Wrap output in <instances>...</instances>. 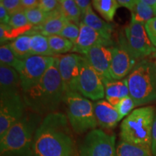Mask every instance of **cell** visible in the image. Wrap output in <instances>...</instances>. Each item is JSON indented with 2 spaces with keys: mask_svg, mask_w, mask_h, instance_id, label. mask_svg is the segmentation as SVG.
Listing matches in <instances>:
<instances>
[{
  "mask_svg": "<svg viewBox=\"0 0 156 156\" xmlns=\"http://www.w3.org/2000/svg\"><path fill=\"white\" fill-rule=\"evenodd\" d=\"M23 94L20 77L17 70L0 64V96Z\"/></svg>",
  "mask_w": 156,
  "mask_h": 156,
  "instance_id": "e0dca14e",
  "label": "cell"
},
{
  "mask_svg": "<svg viewBox=\"0 0 156 156\" xmlns=\"http://www.w3.org/2000/svg\"><path fill=\"white\" fill-rule=\"evenodd\" d=\"M79 34L80 25H77L73 23L68 22L58 35L68 39L75 44V42L77 41Z\"/></svg>",
  "mask_w": 156,
  "mask_h": 156,
  "instance_id": "4dcf8cb0",
  "label": "cell"
},
{
  "mask_svg": "<svg viewBox=\"0 0 156 156\" xmlns=\"http://www.w3.org/2000/svg\"><path fill=\"white\" fill-rule=\"evenodd\" d=\"M31 54L35 56H55L51 50L47 37L36 34L30 36Z\"/></svg>",
  "mask_w": 156,
  "mask_h": 156,
  "instance_id": "603a6c76",
  "label": "cell"
},
{
  "mask_svg": "<svg viewBox=\"0 0 156 156\" xmlns=\"http://www.w3.org/2000/svg\"><path fill=\"white\" fill-rule=\"evenodd\" d=\"M113 46L96 45L87 51L84 56L102 80H113L110 75V67L112 60Z\"/></svg>",
  "mask_w": 156,
  "mask_h": 156,
  "instance_id": "5bb4252c",
  "label": "cell"
},
{
  "mask_svg": "<svg viewBox=\"0 0 156 156\" xmlns=\"http://www.w3.org/2000/svg\"><path fill=\"white\" fill-rule=\"evenodd\" d=\"M137 59L134 57L126 44L125 37H121L118 45L113 46L110 75L114 80L124 79L131 73Z\"/></svg>",
  "mask_w": 156,
  "mask_h": 156,
  "instance_id": "7c38bea8",
  "label": "cell"
},
{
  "mask_svg": "<svg viewBox=\"0 0 156 156\" xmlns=\"http://www.w3.org/2000/svg\"><path fill=\"white\" fill-rule=\"evenodd\" d=\"M12 51L17 58L24 60L32 56L30 48V36L23 35L17 37L10 43H8Z\"/></svg>",
  "mask_w": 156,
  "mask_h": 156,
  "instance_id": "44dd1931",
  "label": "cell"
},
{
  "mask_svg": "<svg viewBox=\"0 0 156 156\" xmlns=\"http://www.w3.org/2000/svg\"><path fill=\"white\" fill-rule=\"evenodd\" d=\"M47 38L51 50L55 56L59 54H67L68 52L72 51L73 49V43L64 37L58 35H54L48 36Z\"/></svg>",
  "mask_w": 156,
  "mask_h": 156,
  "instance_id": "484cf974",
  "label": "cell"
},
{
  "mask_svg": "<svg viewBox=\"0 0 156 156\" xmlns=\"http://www.w3.org/2000/svg\"><path fill=\"white\" fill-rule=\"evenodd\" d=\"M23 10H30L38 7L39 0H21Z\"/></svg>",
  "mask_w": 156,
  "mask_h": 156,
  "instance_id": "f35d334b",
  "label": "cell"
},
{
  "mask_svg": "<svg viewBox=\"0 0 156 156\" xmlns=\"http://www.w3.org/2000/svg\"><path fill=\"white\" fill-rule=\"evenodd\" d=\"M151 152L153 156H156V109L155 118H154L153 126V133H152V145Z\"/></svg>",
  "mask_w": 156,
  "mask_h": 156,
  "instance_id": "60d3db41",
  "label": "cell"
},
{
  "mask_svg": "<svg viewBox=\"0 0 156 156\" xmlns=\"http://www.w3.org/2000/svg\"><path fill=\"white\" fill-rule=\"evenodd\" d=\"M71 130L65 114L44 116L35 134L34 156H78Z\"/></svg>",
  "mask_w": 156,
  "mask_h": 156,
  "instance_id": "6da1fadb",
  "label": "cell"
},
{
  "mask_svg": "<svg viewBox=\"0 0 156 156\" xmlns=\"http://www.w3.org/2000/svg\"><path fill=\"white\" fill-rule=\"evenodd\" d=\"M116 156H153L151 151L119 140L116 145Z\"/></svg>",
  "mask_w": 156,
  "mask_h": 156,
  "instance_id": "4316f807",
  "label": "cell"
},
{
  "mask_svg": "<svg viewBox=\"0 0 156 156\" xmlns=\"http://www.w3.org/2000/svg\"><path fill=\"white\" fill-rule=\"evenodd\" d=\"M26 108L23 95L0 96V137L23 118Z\"/></svg>",
  "mask_w": 156,
  "mask_h": 156,
  "instance_id": "30bf717a",
  "label": "cell"
},
{
  "mask_svg": "<svg viewBox=\"0 0 156 156\" xmlns=\"http://www.w3.org/2000/svg\"><path fill=\"white\" fill-rule=\"evenodd\" d=\"M23 60L15 55L9 44L1 45L0 47V64L8 66L17 69L22 64Z\"/></svg>",
  "mask_w": 156,
  "mask_h": 156,
  "instance_id": "f1b7e54d",
  "label": "cell"
},
{
  "mask_svg": "<svg viewBox=\"0 0 156 156\" xmlns=\"http://www.w3.org/2000/svg\"><path fill=\"white\" fill-rule=\"evenodd\" d=\"M114 107L116 108L121 117L123 119L124 117L131 114L133 108L136 106L132 98L130 95H129L127 97L122 98L119 101V103Z\"/></svg>",
  "mask_w": 156,
  "mask_h": 156,
  "instance_id": "1f68e13d",
  "label": "cell"
},
{
  "mask_svg": "<svg viewBox=\"0 0 156 156\" xmlns=\"http://www.w3.org/2000/svg\"><path fill=\"white\" fill-rule=\"evenodd\" d=\"M96 45L114 46L113 41H108L103 38L98 33L83 23L80 24V34L72 51L84 55L90 48Z\"/></svg>",
  "mask_w": 156,
  "mask_h": 156,
  "instance_id": "9a60e30c",
  "label": "cell"
},
{
  "mask_svg": "<svg viewBox=\"0 0 156 156\" xmlns=\"http://www.w3.org/2000/svg\"><path fill=\"white\" fill-rule=\"evenodd\" d=\"M8 25L14 29L20 36L26 34L34 28V26L29 23L24 12H20L11 16Z\"/></svg>",
  "mask_w": 156,
  "mask_h": 156,
  "instance_id": "83f0119b",
  "label": "cell"
},
{
  "mask_svg": "<svg viewBox=\"0 0 156 156\" xmlns=\"http://www.w3.org/2000/svg\"><path fill=\"white\" fill-rule=\"evenodd\" d=\"M81 22L95 30L103 38L108 41H112V34L114 30L112 25L98 16L93 11L92 7H90L86 13L82 17Z\"/></svg>",
  "mask_w": 156,
  "mask_h": 156,
  "instance_id": "ffe728a7",
  "label": "cell"
},
{
  "mask_svg": "<svg viewBox=\"0 0 156 156\" xmlns=\"http://www.w3.org/2000/svg\"><path fill=\"white\" fill-rule=\"evenodd\" d=\"M153 55H154V58H155V61H154V62H155L156 64V51L155 52V54H154Z\"/></svg>",
  "mask_w": 156,
  "mask_h": 156,
  "instance_id": "7bdbcfd3",
  "label": "cell"
},
{
  "mask_svg": "<svg viewBox=\"0 0 156 156\" xmlns=\"http://www.w3.org/2000/svg\"><path fill=\"white\" fill-rule=\"evenodd\" d=\"M29 23L34 27L38 26L44 23V21L49 17L50 13H46L40 9L38 7L30 9V10L24 11Z\"/></svg>",
  "mask_w": 156,
  "mask_h": 156,
  "instance_id": "f546056e",
  "label": "cell"
},
{
  "mask_svg": "<svg viewBox=\"0 0 156 156\" xmlns=\"http://www.w3.org/2000/svg\"><path fill=\"white\" fill-rule=\"evenodd\" d=\"M155 114V109L151 106L140 107L132 111L121 124V140L151 151Z\"/></svg>",
  "mask_w": 156,
  "mask_h": 156,
  "instance_id": "277c9868",
  "label": "cell"
},
{
  "mask_svg": "<svg viewBox=\"0 0 156 156\" xmlns=\"http://www.w3.org/2000/svg\"><path fill=\"white\" fill-rule=\"evenodd\" d=\"M60 7V0H40L38 8L46 13H50Z\"/></svg>",
  "mask_w": 156,
  "mask_h": 156,
  "instance_id": "e575fe53",
  "label": "cell"
},
{
  "mask_svg": "<svg viewBox=\"0 0 156 156\" xmlns=\"http://www.w3.org/2000/svg\"><path fill=\"white\" fill-rule=\"evenodd\" d=\"M92 5L95 10L107 22L114 20L117 9L120 7L117 0H93Z\"/></svg>",
  "mask_w": 156,
  "mask_h": 156,
  "instance_id": "7402d4cb",
  "label": "cell"
},
{
  "mask_svg": "<svg viewBox=\"0 0 156 156\" xmlns=\"http://www.w3.org/2000/svg\"><path fill=\"white\" fill-rule=\"evenodd\" d=\"M78 93L94 101L102 100L105 97V88L102 78L83 55L80 57Z\"/></svg>",
  "mask_w": 156,
  "mask_h": 156,
  "instance_id": "9c48e42d",
  "label": "cell"
},
{
  "mask_svg": "<svg viewBox=\"0 0 156 156\" xmlns=\"http://www.w3.org/2000/svg\"><path fill=\"white\" fill-rule=\"evenodd\" d=\"M143 2L149 7L154 8L156 5V0H142Z\"/></svg>",
  "mask_w": 156,
  "mask_h": 156,
  "instance_id": "b9f144b4",
  "label": "cell"
},
{
  "mask_svg": "<svg viewBox=\"0 0 156 156\" xmlns=\"http://www.w3.org/2000/svg\"><path fill=\"white\" fill-rule=\"evenodd\" d=\"M102 80L105 88V97L106 101L112 106H116L122 98L129 95V90L126 78L120 80Z\"/></svg>",
  "mask_w": 156,
  "mask_h": 156,
  "instance_id": "d6986e66",
  "label": "cell"
},
{
  "mask_svg": "<svg viewBox=\"0 0 156 156\" xmlns=\"http://www.w3.org/2000/svg\"><path fill=\"white\" fill-rule=\"evenodd\" d=\"M153 9H154V12H155V15L156 16V5H155V7H154Z\"/></svg>",
  "mask_w": 156,
  "mask_h": 156,
  "instance_id": "ee69618b",
  "label": "cell"
},
{
  "mask_svg": "<svg viewBox=\"0 0 156 156\" xmlns=\"http://www.w3.org/2000/svg\"><path fill=\"white\" fill-rule=\"evenodd\" d=\"M129 95L136 106H143L156 101V64L147 58L136 63L126 77Z\"/></svg>",
  "mask_w": 156,
  "mask_h": 156,
  "instance_id": "5b68a950",
  "label": "cell"
},
{
  "mask_svg": "<svg viewBox=\"0 0 156 156\" xmlns=\"http://www.w3.org/2000/svg\"><path fill=\"white\" fill-rule=\"evenodd\" d=\"M145 28L150 41L156 48V16L145 23Z\"/></svg>",
  "mask_w": 156,
  "mask_h": 156,
  "instance_id": "d590c367",
  "label": "cell"
},
{
  "mask_svg": "<svg viewBox=\"0 0 156 156\" xmlns=\"http://www.w3.org/2000/svg\"><path fill=\"white\" fill-rule=\"evenodd\" d=\"M155 16L154 9L145 5L142 0H138V2L131 12V23H137L145 25L150 20Z\"/></svg>",
  "mask_w": 156,
  "mask_h": 156,
  "instance_id": "cb8c5ba5",
  "label": "cell"
},
{
  "mask_svg": "<svg viewBox=\"0 0 156 156\" xmlns=\"http://www.w3.org/2000/svg\"><path fill=\"white\" fill-rule=\"evenodd\" d=\"M79 156H116V136L101 129L91 130L80 145Z\"/></svg>",
  "mask_w": 156,
  "mask_h": 156,
  "instance_id": "52a82bcc",
  "label": "cell"
},
{
  "mask_svg": "<svg viewBox=\"0 0 156 156\" xmlns=\"http://www.w3.org/2000/svg\"><path fill=\"white\" fill-rule=\"evenodd\" d=\"M64 94L56 56L40 80L23 95L27 108L40 116H46L57 112L60 104L63 102Z\"/></svg>",
  "mask_w": 156,
  "mask_h": 156,
  "instance_id": "7a4b0ae2",
  "label": "cell"
},
{
  "mask_svg": "<svg viewBox=\"0 0 156 156\" xmlns=\"http://www.w3.org/2000/svg\"><path fill=\"white\" fill-rule=\"evenodd\" d=\"M0 3L2 4L10 16L20 12H24L21 5V0H1Z\"/></svg>",
  "mask_w": 156,
  "mask_h": 156,
  "instance_id": "836d02e7",
  "label": "cell"
},
{
  "mask_svg": "<svg viewBox=\"0 0 156 156\" xmlns=\"http://www.w3.org/2000/svg\"><path fill=\"white\" fill-rule=\"evenodd\" d=\"M11 16L7 12V9L4 7L2 4L0 3V23L2 25H8Z\"/></svg>",
  "mask_w": 156,
  "mask_h": 156,
  "instance_id": "74e56055",
  "label": "cell"
},
{
  "mask_svg": "<svg viewBox=\"0 0 156 156\" xmlns=\"http://www.w3.org/2000/svg\"><path fill=\"white\" fill-rule=\"evenodd\" d=\"M75 3L81 12L82 17L86 13L87 9L91 7V5H92V2L89 1V0H75Z\"/></svg>",
  "mask_w": 156,
  "mask_h": 156,
  "instance_id": "8d00e7d4",
  "label": "cell"
},
{
  "mask_svg": "<svg viewBox=\"0 0 156 156\" xmlns=\"http://www.w3.org/2000/svg\"><path fill=\"white\" fill-rule=\"evenodd\" d=\"M56 56H42L32 55L23 60L17 69L20 77L23 93L40 80L51 65Z\"/></svg>",
  "mask_w": 156,
  "mask_h": 156,
  "instance_id": "ba28073f",
  "label": "cell"
},
{
  "mask_svg": "<svg viewBox=\"0 0 156 156\" xmlns=\"http://www.w3.org/2000/svg\"><path fill=\"white\" fill-rule=\"evenodd\" d=\"M60 10L69 22L80 25L82 13L74 0H60Z\"/></svg>",
  "mask_w": 156,
  "mask_h": 156,
  "instance_id": "d4e9b609",
  "label": "cell"
},
{
  "mask_svg": "<svg viewBox=\"0 0 156 156\" xmlns=\"http://www.w3.org/2000/svg\"><path fill=\"white\" fill-rule=\"evenodd\" d=\"M81 55L67 54L56 56L57 67L63 83L64 92H78V81L80 73Z\"/></svg>",
  "mask_w": 156,
  "mask_h": 156,
  "instance_id": "4fadbf2b",
  "label": "cell"
},
{
  "mask_svg": "<svg viewBox=\"0 0 156 156\" xmlns=\"http://www.w3.org/2000/svg\"><path fill=\"white\" fill-rule=\"evenodd\" d=\"M41 116L28 110L22 119L0 137L1 156H34V142Z\"/></svg>",
  "mask_w": 156,
  "mask_h": 156,
  "instance_id": "3957f363",
  "label": "cell"
},
{
  "mask_svg": "<svg viewBox=\"0 0 156 156\" xmlns=\"http://www.w3.org/2000/svg\"><path fill=\"white\" fill-rule=\"evenodd\" d=\"M117 2L120 7H125L130 12H132L137 4L138 0H117Z\"/></svg>",
  "mask_w": 156,
  "mask_h": 156,
  "instance_id": "ab89813d",
  "label": "cell"
},
{
  "mask_svg": "<svg viewBox=\"0 0 156 156\" xmlns=\"http://www.w3.org/2000/svg\"><path fill=\"white\" fill-rule=\"evenodd\" d=\"M19 37V35L14 29H12L9 25L0 24V42L1 45L5 44L6 41L9 40H15Z\"/></svg>",
  "mask_w": 156,
  "mask_h": 156,
  "instance_id": "d6a6232c",
  "label": "cell"
},
{
  "mask_svg": "<svg viewBox=\"0 0 156 156\" xmlns=\"http://www.w3.org/2000/svg\"><path fill=\"white\" fill-rule=\"evenodd\" d=\"M124 33L126 44L136 59H143L155 54L156 48L148 38L145 25L130 22L124 29Z\"/></svg>",
  "mask_w": 156,
  "mask_h": 156,
  "instance_id": "8fae6325",
  "label": "cell"
},
{
  "mask_svg": "<svg viewBox=\"0 0 156 156\" xmlns=\"http://www.w3.org/2000/svg\"><path fill=\"white\" fill-rule=\"evenodd\" d=\"M68 22L69 21L62 15L59 7L56 10L51 12L49 17L44 23L38 26L34 27L26 34L31 36L33 34H39L46 37L58 35Z\"/></svg>",
  "mask_w": 156,
  "mask_h": 156,
  "instance_id": "ac0fdd59",
  "label": "cell"
},
{
  "mask_svg": "<svg viewBox=\"0 0 156 156\" xmlns=\"http://www.w3.org/2000/svg\"><path fill=\"white\" fill-rule=\"evenodd\" d=\"M63 102L66 105L67 117L72 129L82 134L96 129L93 103L78 92H67Z\"/></svg>",
  "mask_w": 156,
  "mask_h": 156,
  "instance_id": "8992f818",
  "label": "cell"
},
{
  "mask_svg": "<svg viewBox=\"0 0 156 156\" xmlns=\"http://www.w3.org/2000/svg\"><path fill=\"white\" fill-rule=\"evenodd\" d=\"M93 108L97 124L101 128L112 129L122 119L116 108L106 100L95 101Z\"/></svg>",
  "mask_w": 156,
  "mask_h": 156,
  "instance_id": "2e32d148",
  "label": "cell"
}]
</instances>
